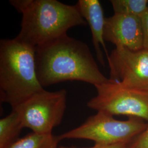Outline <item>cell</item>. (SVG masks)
<instances>
[{"mask_svg": "<svg viewBox=\"0 0 148 148\" xmlns=\"http://www.w3.org/2000/svg\"><path fill=\"white\" fill-rule=\"evenodd\" d=\"M37 79L42 87L67 81L95 86L110 81L101 73L88 46L68 35L36 48Z\"/></svg>", "mask_w": 148, "mask_h": 148, "instance_id": "cell-1", "label": "cell"}, {"mask_svg": "<svg viewBox=\"0 0 148 148\" xmlns=\"http://www.w3.org/2000/svg\"><path fill=\"white\" fill-rule=\"evenodd\" d=\"M104 39L116 46L137 51L143 49V35L140 18L115 14L106 18Z\"/></svg>", "mask_w": 148, "mask_h": 148, "instance_id": "cell-8", "label": "cell"}, {"mask_svg": "<svg viewBox=\"0 0 148 148\" xmlns=\"http://www.w3.org/2000/svg\"><path fill=\"white\" fill-rule=\"evenodd\" d=\"M80 13L90 25L96 56L101 65L105 67L106 63L101 46L104 49L107 59L109 54L106 48L104 39V30L106 18L100 2L98 0H79L77 3Z\"/></svg>", "mask_w": 148, "mask_h": 148, "instance_id": "cell-9", "label": "cell"}, {"mask_svg": "<svg viewBox=\"0 0 148 148\" xmlns=\"http://www.w3.org/2000/svg\"><path fill=\"white\" fill-rule=\"evenodd\" d=\"M95 87L97 95L87 102L89 108L112 116L137 117L148 123V91L129 87L111 79Z\"/></svg>", "mask_w": 148, "mask_h": 148, "instance_id": "cell-6", "label": "cell"}, {"mask_svg": "<svg viewBox=\"0 0 148 148\" xmlns=\"http://www.w3.org/2000/svg\"><path fill=\"white\" fill-rule=\"evenodd\" d=\"M58 136L32 132L19 138L8 148H58Z\"/></svg>", "mask_w": 148, "mask_h": 148, "instance_id": "cell-11", "label": "cell"}, {"mask_svg": "<svg viewBox=\"0 0 148 148\" xmlns=\"http://www.w3.org/2000/svg\"><path fill=\"white\" fill-rule=\"evenodd\" d=\"M35 53L17 37L0 41V99L12 109L44 89L37 79Z\"/></svg>", "mask_w": 148, "mask_h": 148, "instance_id": "cell-3", "label": "cell"}, {"mask_svg": "<svg viewBox=\"0 0 148 148\" xmlns=\"http://www.w3.org/2000/svg\"><path fill=\"white\" fill-rule=\"evenodd\" d=\"M22 14L21 31L16 36L36 48L67 35L70 29L87 24L78 5L57 0H10Z\"/></svg>", "mask_w": 148, "mask_h": 148, "instance_id": "cell-2", "label": "cell"}, {"mask_svg": "<svg viewBox=\"0 0 148 148\" xmlns=\"http://www.w3.org/2000/svg\"><path fill=\"white\" fill-rule=\"evenodd\" d=\"M65 90L49 92L43 89L12 109L16 110L24 128L38 134H51L63 119L66 107Z\"/></svg>", "mask_w": 148, "mask_h": 148, "instance_id": "cell-5", "label": "cell"}, {"mask_svg": "<svg viewBox=\"0 0 148 148\" xmlns=\"http://www.w3.org/2000/svg\"><path fill=\"white\" fill-rule=\"evenodd\" d=\"M140 19L143 30V49L148 51V8Z\"/></svg>", "mask_w": 148, "mask_h": 148, "instance_id": "cell-14", "label": "cell"}, {"mask_svg": "<svg viewBox=\"0 0 148 148\" xmlns=\"http://www.w3.org/2000/svg\"><path fill=\"white\" fill-rule=\"evenodd\" d=\"M130 145V143H121V144H117L115 145H95L92 147L89 148H77L74 147H60L58 148H128Z\"/></svg>", "mask_w": 148, "mask_h": 148, "instance_id": "cell-15", "label": "cell"}, {"mask_svg": "<svg viewBox=\"0 0 148 148\" xmlns=\"http://www.w3.org/2000/svg\"><path fill=\"white\" fill-rule=\"evenodd\" d=\"M115 14L135 16L140 18L147 11V0H111Z\"/></svg>", "mask_w": 148, "mask_h": 148, "instance_id": "cell-12", "label": "cell"}, {"mask_svg": "<svg viewBox=\"0 0 148 148\" xmlns=\"http://www.w3.org/2000/svg\"><path fill=\"white\" fill-rule=\"evenodd\" d=\"M21 119L14 110L0 120V148H8L19 139L23 128Z\"/></svg>", "mask_w": 148, "mask_h": 148, "instance_id": "cell-10", "label": "cell"}, {"mask_svg": "<svg viewBox=\"0 0 148 148\" xmlns=\"http://www.w3.org/2000/svg\"><path fill=\"white\" fill-rule=\"evenodd\" d=\"M148 123L137 117L126 121L117 120L112 115L102 111L89 117L79 127L58 136L63 139H87L95 145H112L131 143L147 128Z\"/></svg>", "mask_w": 148, "mask_h": 148, "instance_id": "cell-4", "label": "cell"}, {"mask_svg": "<svg viewBox=\"0 0 148 148\" xmlns=\"http://www.w3.org/2000/svg\"><path fill=\"white\" fill-rule=\"evenodd\" d=\"M110 79L127 87L148 91V51H133L116 46L108 59Z\"/></svg>", "mask_w": 148, "mask_h": 148, "instance_id": "cell-7", "label": "cell"}, {"mask_svg": "<svg viewBox=\"0 0 148 148\" xmlns=\"http://www.w3.org/2000/svg\"><path fill=\"white\" fill-rule=\"evenodd\" d=\"M128 148H148V126L130 143Z\"/></svg>", "mask_w": 148, "mask_h": 148, "instance_id": "cell-13", "label": "cell"}]
</instances>
